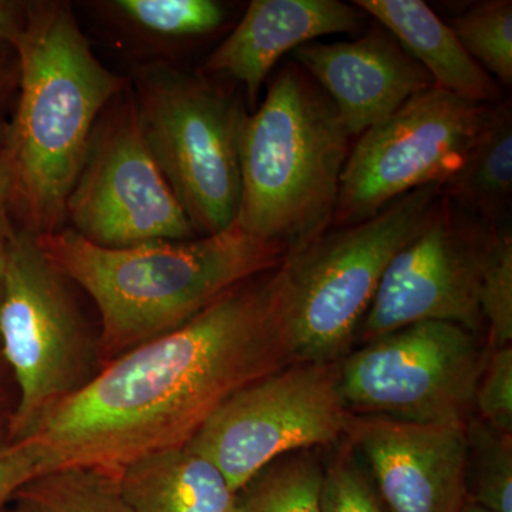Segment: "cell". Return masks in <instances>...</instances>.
Here are the masks:
<instances>
[{"label":"cell","mask_w":512,"mask_h":512,"mask_svg":"<svg viewBox=\"0 0 512 512\" xmlns=\"http://www.w3.org/2000/svg\"><path fill=\"white\" fill-rule=\"evenodd\" d=\"M460 512H490L484 510V508L478 507V505L466 503L463 508H461Z\"/></svg>","instance_id":"cell-32"},{"label":"cell","mask_w":512,"mask_h":512,"mask_svg":"<svg viewBox=\"0 0 512 512\" xmlns=\"http://www.w3.org/2000/svg\"><path fill=\"white\" fill-rule=\"evenodd\" d=\"M478 308L490 350L512 343V237L507 229L488 231L480 281Z\"/></svg>","instance_id":"cell-24"},{"label":"cell","mask_w":512,"mask_h":512,"mask_svg":"<svg viewBox=\"0 0 512 512\" xmlns=\"http://www.w3.org/2000/svg\"><path fill=\"white\" fill-rule=\"evenodd\" d=\"M36 238L47 259L96 303L97 350L106 363L180 329L285 258L237 222L220 234L130 248L99 247L72 229Z\"/></svg>","instance_id":"cell-2"},{"label":"cell","mask_w":512,"mask_h":512,"mask_svg":"<svg viewBox=\"0 0 512 512\" xmlns=\"http://www.w3.org/2000/svg\"><path fill=\"white\" fill-rule=\"evenodd\" d=\"M6 247L0 248V303H2L3 286H5Z\"/></svg>","instance_id":"cell-30"},{"label":"cell","mask_w":512,"mask_h":512,"mask_svg":"<svg viewBox=\"0 0 512 512\" xmlns=\"http://www.w3.org/2000/svg\"><path fill=\"white\" fill-rule=\"evenodd\" d=\"M460 207L495 217L512 192V111L510 103L490 109L463 167L446 184Z\"/></svg>","instance_id":"cell-18"},{"label":"cell","mask_w":512,"mask_h":512,"mask_svg":"<svg viewBox=\"0 0 512 512\" xmlns=\"http://www.w3.org/2000/svg\"><path fill=\"white\" fill-rule=\"evenodd\" d=\"M487 235L461 224L441 201L426 227L387 265L357 338L369 342L426 320L483 333L477 292Z\"/></svg>","instance_id":"cell-12"},{"label":"cell","mask_w":512,"mask_h":512,"mask_svg":"<svg viewBox=\"0 0 512 512\" xmlns=\"http://www.w3.org/2000/svg\"><path fill=\"white\" fill-rule=\"evenodd\" d=\"M350 134L329 97L299 66H286L239 136L237 224L299 251L333 225Z\"/></svg>","instance_id":"cell-4"},{"label":"cell","mask_w":512,"mask_h":512,"mask_svg":"<svg viewBox=\"0 0 512 512\" xmlns=\"http://www.w3.org/2000/svg\"><path fill=\"white\" fill-rule=\"evenodd\" d=\"M26 5L0 0V40L16 46L26 23Z\"/></svg>","instance_id":"cell-29"},{"label":"cell","mask_w":512,"mask_h":512,"mask_svg":"<svg viewBox=\"0 0 512 512\" xmlns=\"http://www.w3.org/2000/svg\"><path fill=\"white\" fill-rule=\"evenodd\" d=\"M119 480L133 512H239L221 471L187 444L138 458Z\"/></svg>","instance_id":"cell-17"},{"label":"cell","mask_w":512,"mask_h":512,"mask_svg":"<svg viewBox=\"0 0 512 512\" xmlns=\"http://www.w3.org/2000/svg\"><path fill=\"white\" fill-rule=\"evenodd\" d=\"M441 185L397 198L359 224L328 229L279 264L298 362H339L359 335L387 265L426 227Z\"/></svg>","instance_id":"cell-5"},{"label":"cell","mask_w":512,"mask_h":512,"mask_svg":"<svg viewBox=\"0 0 512 512\" xmlns=\"http://www.w3.org/2000/svg\"><path fill=\"white\" fill-rule=\"evenodd\" d=\"M278 266L180 329L104 363L49 410L28 439L45 448L52 470L119 473L138 458L185 446L229 396L298 362Z\"/></svg>","instance_id":"cell-1"},{"label":"cell","mask_w":512,"mask_h":512,"mask_svg":"<svg viewBox=\"0 0 512 512\" xmlns=\"http://www.w3.org/2000/svg\"><path fill=\"white\" fill-rule=\"evenodd\" d=\"M363 18L357 6L339 0H252L204 69L244 84L249 104L255 106L282 56L320 37L353 32Z\"/></svg>","instance_id":"cell-15"},{"label":"cell","mask_w":512,"mask_h":512,"mask_svg":"<svg viewBox=\"0 0 512 512\" xmlns=\"http://www.w3.org/2000/svg\"><path fill=\"white\" fill-rule=\"evenodd\" d=\"M101 113L66 204L72 231L104 248L190 241L194 228L151 156L128 87Z\"/></svg>","instance_id":"cell-11"},{"label":"cell","mask_w":512,"mask_h":512,"mask_svg":"<svg viewBox=\"0 0 512 512\" xmlns=\"http://www.w3.org/2000/svg\"><path fill=\"white\" fill-rule=\"evenodd\" d=\"M323 468L313 450L279 458L238 494L239 512H320Z\"/></svg>","instance_id":"cell-20"},{"label":"cell","mask_w":512,"mask_h":512,"mask_svg":"<svg viewBox=\"0 0 512 512\" xmlns=\"http://www.w3.org/2000/svg\"><path fill=\"white\" fill-rule=\"evenodd\" d=\"M5 412V393H3L2 379H0V421H2L3 419H8V417H5Z\"/></svg>","instance_id":"cell-31"},{"label":"cell","mask_w":512,"mask_h":512,"mask_svg":"<svg viewBox=\"0 0 512 512\" xmlns=\"http://www.w3.org/2000/svg\"><path fill=\"white\" fill-rule=\"evenodd\" d=\"M52 470L45 448L32 439L0 434V510L33 478Z\"/></svg>","instance_id":"cell-27"},{"label":"cell","mask_w":512,"mask_h":512,"mask_svg":"<svg viewBox=\"0 0 512 512\" xmlns=\"http://www.w3.org/2000/svg\"><path fill=\"white\" fill-rule=\"evenodd\" d=\"M296 62L338 111L350 137L382 123L433 79L386 29L353 42H312L293 52Z\"/></svg>","instance_id":"cell-14"},{"label":"cell","mask_w":512,"mask_h":512,"mask_svg":"<svg viewBox=\"0 0 512 512\" xmlns=\"http://www.w3.org/2000/svg\"><path fill=\"white\" fill-rule=\"evenodd\" d=\"M13 207V178L5 147L0 148V248H5L13 237L9 224V210Z\"/></svg>","instance_id":"cell-28"},{"label":"cell","mask_w":512,"mask_h":512,"mask_svg":"<svg viewBox=\"0 0 512 512\" xmlns=\"http://www.w3.org/2000/svg\"><path fill=\"white\" fill-rule=\"evenodd\" d=\"M467 503L490 512H512V436L476 414L466 423Z\"/></svg>","instance_id":"cell-21"},{"label":"cell","mask_w":512,"mask_h":512,"mask_svg":"<svg viewBox=\"0 0 512 512\" xmlns=\"http://www.w3.org/2000/svg\"><path fill=\"white\" fill-rule=\"evenodd\" d=\"M0 512H9V511L3 510V508H2V510H0Z\"/></svg>","instance_id":"cell-33"},{"label":"cell","mask_w":512,"mask_h":512,"mask_svg":"<svg viewBox=\"0 0 512 512\" xmlns=\"http://www.w3.org/2000/svg\"><path fill=\"white\" fill-rule=\"evenodd\" d=\"M490 109L437 87L414 94L350 150L333 225L359 224L409 192L443 187L463 167Z\"/></svg>","instance_id":"cell-10"},{"label":"cell","mask_w":512,"mask_h":512,"mask_svg":"<svg viewBox=\"0 0 512 512\" xmlns=\"http://www.w3.org/2000/svg\"><path fill=\"white\" fill-rule=\"evenodd\" d=\"M490 353L483 333L439 320L412 323L345 356L340 394L357 416L466 424Z\"/></svg>","instance_id":"cell-8"},{"label":"cell","mask_w":512,"mask_h":512,"mask_svg":"<svg viewBox=\"0 0 512 512\" xmlns=\"http://www.w3.org/2000/svg\"><path fill=\"white\" fill-rule=\"evenodd\" d=\"M474 414L512 436V345L491 350L478 382Z\"/></svg>","instance_id":"cell-26"},{"label":"cell","mask_w":512,"mask_h":512,"mask_svg":"<svg viewBox=\"0 0 512 512\" xmlns=\"http://www.w3.org/2000/svg\"><path fill=\"white\" fill-rule=\"evenodd\" d=\"M131 93L148 150L195 234L232 227L241 202L245 110L202 77L167 66L138 70Z\"/></svg>","instance_id":"cell-6"},{"label":"cell","mask_w":512,"mask_h":512,"mask_svg":"<svg viewBox=\"0 0 512 512\" xmlns=\"http://www.w3.org/2000/svg\"><path fill=\"white\" fill-rule=\"evenodd\" d=\"M106 6L131 28L160 39L208 35L225 19L224 6L214 0H114Z\"/></svg>","instance_id":"cell-22"},{"label":"cell","mask_w":512,"mask_h":512,"mask_svg":"<svg viewBox=\"0 0 512 512\" xmlns=\"http://www.w3.org/2000/svg\"><path fill=\"white\" fill-rule=\"evenodd\" d=\"M353 5L375 18L426 69L437 89L485 106L500 99L494 77L468 55L450 26L427 3L356 0Z\"/></svg>","instance_id":"cell-16"},{"label":"cell","mask_w":512,"mask_h":512,"mask_svg":"<svg viewBox=\"0 0 512 512\" xmlns=\"http://www.w3.org/2000/svg\"><path fill=\"white\" fill-rule=\"evenodd\" d=\"M352 416L339 362H293L229 396L187 446L239 494L279 458L345 440Z\"/></svg>","instance_id":"cell-9"},{"label":"cell","mask_w":512,"mask_h":512,"mask_svg":"<svg viewBox=\"0 0 512 512\" xmlns=\"http://www.w3.org/2000/svg\"><path fill=\"white\" fill-rule=\"evenodd\" d=\"M18 512H133L119 473L100 467L53 468L16 493Z\"/></svg>","instance_id":"cell-19"},{"label":"cell","mask_w":512,"mask_h":512,"mask_svg":"<svg viewBox=\"0 0 512 512\" xmlns=\"http://www.w3.org/2000/svg\"><path fill=\"white\" fill-rule=\"evenodd\" d=\"M451 30L464 50L505 86L512 83V2L485 0L457 16Z\"/></svg>","instance_id":"cell-23"},{"label":"cell","mask_w":512,"mask_h":512,"mask_svg":"<svg viewBox=\"0 0 512 512\" xmlns=\"http://www.w3.org/2000/svg\"><path fill=\"white\" fill-rule=\"evenodd\" d=\"M345 440L387 511L460 512L466 505V424L353 414Z\"/></svg>","instance_id":"cell-13"},{"label":"cell","mask_w":512,"mask_h":512,"mask_svg":"<svg viewBox=\"0 0 512 512\" xmlns=\"http://www.w3.org/2000/svg\"><path fill=\"white\" fill-rule=\"evenodd\" d=\"M69 282L36 235L13 234L0 303V355L18 384L6 429L12 440L28 439L49 410L94 376L93 342Z\"/></svg>","instance_id":"cell-7"},{"label":"cell","mask_w":512,"mask_h":512,"mask_svg":"<svg viewBox=\"0 0 512 512\" xmlns=\"http://www.w3.org/2000/svg\"><path fill=\"white\" fill-rule=\"evenodd\" d=\"M319 501L320 512H389L348 443L323 468Z\"/></svg>","instance_id":"cell-25"},{"label":"cell","mask_w":512,"mask_h":512,"mask_svg":"<svg viewBox=\"0 0 512 512\" xmlns=\"http://www.w3.org/2000/svg\"><path fill=\"white\" fill-rule=\"evenodd\" d=\"M15 49L20 99L5 147L13 207L42 237L62 229L94 127L128 86L97 59L64 2L28 3Z\"/></svg>","instance_id":"cell-3"}]
</instances>
